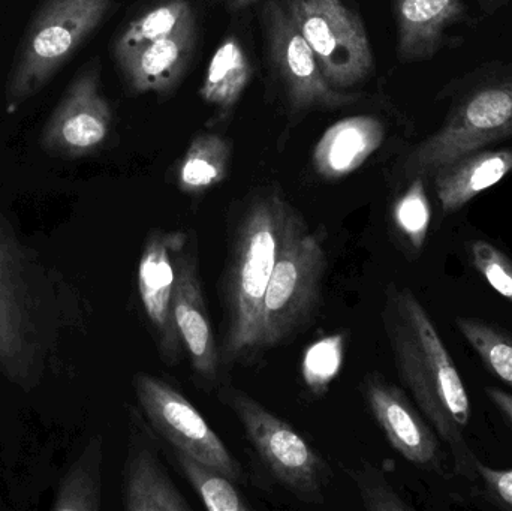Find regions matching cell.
Masks as SVG:
<instances>
[{"mask_svg": "<svg viewBox=\"0 0 512 511\" xmlns=\"http://www.w3.org/2000/svg\"><path fill=\"white\" fill-rule=\"evenodd\" d=\"M382 323L403 386L450 447L457 471L474 479L478 461L465 438L471 401L432 318L409 288L390 285Z\"/></svg>", "mask_w": 512, "mask_h": 511, "instance_id": "1", "label": "cell"}, {"mask_svg": "<svg viewBox=\"0 0 512 511\" xmlns=\"http://www.w3.org/2000/svg\"><path fill=\"white\" fill-rule=\"evenodd\" d=\"M298 215L280 192H262L246 204L231 230L222 278V368L248 362L262 351L265 291Z\"/></svg>", "mask_w": 512, "mask_h": 511, "instance_id": "2", "label": "cell"}, {"mask_svg": "<svg viewBox=\"0 0 512 511\" xmlns=\"http://www.w3.org/2000/svg\"><path fill=\"white\" fill-rule=\"evenodd\" d=\"M113 5L114 0H41L9 69L6 113H17L53 80L104 23Z\"/></svg>", "mask_w": 512, "mask_h": 511, "instance_id": "3", "label": "cell"}, {"mask_svg": "<svg viewBox=\"0 0 512 511\" xmlns=\"http://www.w3.org/2000/svg\"><path fill=\"white\" fill-rule=\"evenodd\" d=\"M219 399L242 423L246 438L277 483L303 503H325L333 471L294 426L231 384L219 389Z\"/></svg>", "mask_w": 512, "mask_h": 511, "instance_id": "4", "label": "cell"}, {"mask_svg": "<svg viewBox=\"0 0 512 511\" xmlns=\"http://www.w3.org/2000/svg\"><path fill=\"white\" fill-rule=\"evenodd\" d=\"M327 252L321 234L298 215L271 273L262 308V351L282 345L315 320L322 300Z\"/></svg>", "mask_w": 512, "mask_h": 511, "instance_id": "5", "label": "cell"}, {"mask_svg": "<svg viewBox=\"0 0 512 511\" xmlns=\"http://www.w3.org/2000/svg\"><path fill=\"white\" fill-rule=\"evenodd\" d=\"M512 135V80L481 87L468 96L447 123L418 144L403 161L402 176H432L438 168Z\"/></svg>", "mask_w": 512, "mask_h": 511, "instance_id": "6", "label": "cell"}, {"mask_svg": "<svg viewBox=\"0 0 512 511\" xmlns=\"http://www.w3.org/2000/svg\"><path fill=\"white\" fill-rule=\"evenodd\" d=\"M285 6L334 89H351L369 77L373 53L366 27L342 0H286Z\"/></svg>", "mask_w": 512, "mask_h": 511, "instance_id": "7", "label": "cell"}, {"mask_svg": "<svg viewBox=\"0 0 512 511\" xmlns=\"http://www.w3.org/2000/svg\"><path fill=\"white\" fill-rule=\"evenodd\" d=\"M135 396L153 431L164 438L174 452L191 456L234 482H242L239 461L231 455L222 438L213 431L203 414L179 390L155 375H134Z\"/></svg>", "mask_w": 512, "mask_h": 511, "instance_id": "8", "label": "cell"}, {"mask_svg": "<svg viewBox=\"0 0 512 511\" xmlns=\"http://www.w3.org/2000/svg\"><path fill=\"white\" fill-rule=\"evenodd\" d=\"M264 26L271 63L292 113H304L313 108L333 110L358 101V95L334 89L328 83L286 6L277 0H268Z\"/></svg>", "mask_w": 512, "mask_h": 511, "instance_id": "9", "label": "cell"}, {"mask_svg": "<svg viewBox=\"0 0 512 511\" xmlns=\"http://www.w3.org/2000/svg\"><path fill=\"white\" fill-rule=\"evenodd\" d=\"M113 128V111L101 92V66L90 60L75 75L39 137L42 149L66 159L92 155Z\"/></svg>", "mask_w": 512, "mask_h": 511, "instance_id": "10", "label": "cell"}, {"mask_svg": "<svg viewBox=\"0 0 512 511\" xmlns=\"http://www.w3.org/2000/svg\"><path fill=\"white\" fill-rule=\"evenodd\" d=\"M189 231L156 230L147 234L138 261V293L153 339L165 362L177 365L183 347L174 326L173 299L176 291L177 255L188 243Z\"/></svg>", "mask_w": 512, "mask_h": 511, "instance_id": "11", "label": "cell"}, {"mask_svg": "<svg viewBox=\"0 0 512 511\" xmlns=\"http://www.w3.org/2000/svg\"><path fill=\"white\" fill-rule=\"evenodd\" d=\"M173 318L183 353L189 357L195 377L206 389H212L219 383L222 371L221 350L204 299L194 234L177 255Z\"/></svg>", "mask_w": 512, "mask_h": 511, "instance_id": "12", "label": "cell"}, {"mask_svg": "<svg viewBox=\"0 0 512 511\" xmlns=\"http://www.w3.org/2000/svg\"><path fill=\"white\" fill-rule=\"evenodd\" d=\"M361 392L397 453L417 467H441V444L435 429L427 425L402 390L372 372L361 381Z\"/></svg>", "mask_w": 512, "mask_h": 511, "instance_id": "13", "label": "cell"}, {"mask_svg": "<svg viewBox=\"0 0 512 511\" xmlns=\"http://www.w3.org/2000/svg\"><path fill=\"white\" fill-rule=\"evenodd\" d=\"M18 251L0 257V369L23 384L35 371L39 356L32 299L18 284Z\"/></svg>", "mask_w": 512, "mask_h": 511, "instance_id": "14", "label": "cell"}, {"mask_svg": "<svg viewBox=\"0 0 512 511\" xmlns=\"http://www.w3.org/2000/svg\"><path fill=\"white\" fill-rule=\"evenodd\" d=\"M123 507L128 511H192L168 476L155 446L137 429L126 462Z\"/></svg>", "mask_w": 512, "mask_h": 511, "instance_id": "15", "label": "cell"}, {"mask_svg": "<svg viewBox=\"0 0 512 511\" xmlns=\"http://www.w3.org/2000/svg\"><path fill=\"white\" fill-rule=\"evenodd\" d=\"M195 20L173 35L165 36L116 60L134 92H167L182 77L195 45Z\"/></svg>", "mask_w": 512, "mask_h": 511, "instance_id": "16", "label": "cell"}, {"mask_svg": "<svg viewBox=\"0 0 512 511\" xmlns=\"http://www.w3.org/2000/svg\"><path fill=\"white\" fill-rule=\"evenodd\" d=\"M381 120L354 116L327 129L313 150V167L325 180H339L357 171L384 141Z\"/></svg>", "mask_w": 512, "mask_h": 511, "instance_id": "17", "label": "cell"}, {"mask_svg": "<svg viewBox=\"0 0 512 511\" xmlns=\"http://www.w3.org/2000/svg\"><path fill=\"white\" fill-rule=\"evenodd\" d=\"M397 51L403 62L435 56L445 30L465 17L462 0H394Z\"/></svg>", "mask_w": 512, "mask_h": 511, "instance_id": "18", "label": "cell"}, {"mask_svg": "<svg viewBox=\"0 0 512 511\" xmlns=\"http://www.w3.org/2000/svg\"><path fill=\"white\" fill-rule=\"evenodd\" d=\"M512 171V150H484L448 162L435 171L436 194L445 215L457 212Z\"/></svg>", "mask_w": 512, "mask_h": 511, "instance_id": "19", "label": "cell"}, {"mask_svg": "<svg viewBox=\"0 0 512 511\" xmlns=\"http://www.w3.org/2000/svg\"><path fill=\"white\" fill-rule=\"evenodd\" d=\"M251 72V63L242 44L230 36L213 54L201 86V98L215 105L221 113H228L245 92Z\"/></svg>", "mask_w": 512, "mask_h": 511, "instance_id": "20", "label": "cell"}, {"mask_svg": "<svg viewBox=\"0 0 512 511\" xmlns=\"http://www.w3.org/2000/svg\"><path fill=\"white\" fill-rule=\"evenodd\" d=\"M231 144L218 134L198 135L177 168V185L189 195H201L224 182L230 170Z\"/></svg>", "mask_w": 512, "mask_h": 511, "instance_id": "21", "label": "cell"}, {"mask_svg": "<svg viewBox=\"0 0 512 511\" xmlns=\"http://www.w3.org/2000/svg\"><path fill=\"white\" fill-rule=\"evenodd\" d=\"M188 0H167L158 3L126 24L113 44L114 59L119 60L140 48L173 35L185 24L194 21Z\"/></svg>", "mask_w": 512, "mask_h": 511, "instance_id": "22", "label": "cell"}, {"mask_svg": "<svg viewBox=\"0 0 512 511\" xmlns=\"http://www.w3.org/2000/svg\"><path fill=\"white\" fill-rule=\"evenodd\" d=\"M102 441L93 440L80 461L60 486L51 510L98 511L101 509Z\"/></svg>", "mask_w": 512, "mask_h": 511, "instance_id": "23", "label": "cell"}, {"mask_svg": "<svg viewBox=\"0 0 512 511\" xmlns=\"http://www.w3.org/2000/svg\"><path fill=\"white\" fill-rule=\"evenodd\" d=\"M174 453H176L177 464L188 479L189 485L203 501L204 509L209 511L252 510L251 504L240 494L239 489L234 485V480L230 477L191 456Z\"/></svg>", "mask_w": 512, "mask_h": 511, "instance_id": "24", "label": "cell"}, {"mask_svg": "<svg viewBox=\"0 0 512 511\" xmlns=\"http://www.w3.org/2000/svg\"><path fill=\"white\" fill-rule=\"evenodd\" d=\"M457 327L493 375L512 387V335L478 318L457 317Z\"/></svg>", "mask_w": 512, "mask_h": 511, "instance_id": "25", "label": "cell"}, {"mask_svg": "<svg viewBox=\"0 0 512 511\" xmlns=\"http://www.w3.org/2000/svg\"><path fill=\"white\" fill-rule=\"evenodd\" d=\"M430 222L432 207L424 186V177H414L408 189L394 203V227L411 249L420 252L426 243Z\"/></svg>", "mask_w": 512, "mask_h": 511, "instance_id": "26", "label": "cell"}, {"mask_svg": "<svg viewBox=\"0 0 512 511\" xmlns=\"http://www.w3.org/2000/svg\"><path fill=\"white\" fill-rule=\"evenodd\" d=\"M357 486L358 494L363 500L364 507L370 511H406L412 510L399 497L393 486L385 479L378 468L370 464L361 465L357 470L348 471Z\"/></svg>", "mask_w": 512, "mask_h": 511, "instance_id": "27", "label": "cell"}, {"mask_svg": "<svg viewBox=\"0 0 512 511\" xmlns=\"http://www.w3.org/2000/svg\"><path fill=\"white\" fill-rule=\"evenodd\" d=\"M475 269L512 305V260L501 249L486 240H475L471 245Z\"/></svg>", "mask_w": 512, "mask_h": 511, "instance_id": "28", "label": "cell"}, {"mask_svg": "<svg viewBox=\"0 0 512 511\" xmlns=\"http://www.w3.org/2000/svg\"><path fill=\"white\" fill-rule=\"evenodd\" d=\"M340 363H342V339L339 336L316 342L307 351L304 359V377L307 383L318 389L319 386H325L339 371Z\"/></svg>", "mask_w": 512, "mask_h": 511, "instance_id": "29", "label": "cell"}, {"mask_svg": "<svg viewBox=\"0 0 512 511\" xmlns=\"http://www.w3.org/2000/svg\"><path fill=\"white\" fill-rule=\"evenodd\" d=\"M477 474L486 483L489 491L512 509V470H495L478 461Z\"/></svg>", "mask_w": 512, "mask_h": 511, "instance_id": "30", "label": "cell"}, {"mask_svg": "<svg viewBox=\"0 0 512 511\" xmlns=\"http://www.w3.org/2000/svg\"><path fill=\"white\" fill-rule=\"evenodd\" d=\"M487 396L492 399L493 404L504 414L505 419L512 425V395L504 390L489 387L486 389Z\"/></svg>", "mask_w": 512, "mask_h": 511, "instance_id": "31", "label": "cell"}, {"mask_svg": "<svg viewBox=\"0 0 512 511\" xmlns=\"http://www.w3.org/2000/svg\"><path fill=\"white\" fill-rule=\"evenodd\" d=\"M15 251L14 246H12L11 240L6 239L0 234V257L3 255H8L9 252Z\"/></svg>", "mask_w": 512, "mask_h": 511, "instance_id": "32", "label": "cell"}, {"mask_svg": "<svg viewBox=\"0 0 512 511\" xmlns=\"http://www.w3.org/2000/svg\"><path fill=\"white\" fill-rule=\"evenodd\" d=\"M231 2H233L234 8L242 9L252 5V3L258 2V0H231Z\"/></svg>", "mask_w": 512, "mask_h": 511, "instance_id": "33", "label": "cell"}, {"mask_svg": "<svg viewBox=\"0 0 512 511\" xmlns=\"http://www.w3.org/2000/svg\"><path fill=\"white\" fill-rule=\"evenodd\" d=\"M483 2H486L489 8H493V6L498 5V3H501L502 0H483Z\"/></svg>", "mask_w": 512, "mask_h": 511, "instance_id": "34", "label": "cell"}]
</instances>
